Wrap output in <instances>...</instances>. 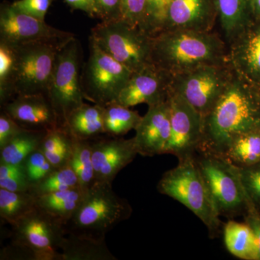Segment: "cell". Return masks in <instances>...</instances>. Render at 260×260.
<instances>
[{
	"instance_id": "12",
	"label": "cell",
	"mask_w": 260,
	"mask_h": 260,
	"mask_svg": "<svg viewBox=\"0 0 260 260\" xmlns=\"http://www.w3.org/2000/svg\"><path fill=\"white\" fill-rule=\"evenodd\" d=\"M171 136L166 154L178 159L194 155L203 135V117L190 104L170 90Z\"/></svg>"
},
{
	"instance_id": "7",
	"label": "cell",
	"mask_w": 260,
	"mask_h": 260,
	"mask_svg": "<svg viewBox=\"0 0 260 260\" xmlns=\"http://www.w3.org/2000/svg\"><path fill=\"white\" fill-rule=\"evenodd\" d=\"M82 68L81 45L74 37L57 53L47 93L57 114L60 127H64L73 111L85 104Z\"/></svg>"
},
{
	"instance_id": "19",
	"label": "cell",
	"mask_w": 260,
	"mask_h": 260,
	"mask_svg": "<svg viewBox=\"0 0 260 260\" xmlns=\"http://www.w3.org/2000/svg\"><path fill=\"white\" fill-rule=\"evenodd\" d=\"M217 22L214 0H172L164 30L213 31Z\"/></svg>"
},
{
	"instance_id": "15",
	"label": "cell",
	"mask_w": 260,
	"mask_h": 260,
	"mask_svg": "<svg viewBox=\"0 0 260 260\" xmlns=\"http://www.w3.org/2000/svg\"><path fill=\"white\" fill-rule=\"evenodd\" d=\"M95 181L112 183L116 175L134 160L138 150L134 139L103 135L90 140Z\"/></svg>"
},
{
	"instance_id": "18",
	"label": "cell",
	"mask_w": 260,
	"mask_h": 260,
	"mask_svg": "<svg viewBox=\"0 0 260 260\" xmlns=\"http://www.w3.org/2000/svg\"><path fill=\"white\" fill-rule=\"evenodd\" d=\"M1 108L24 129L48 132L60 127L57 114L46 94L18 95Z\"/></svg>"
},
{
	"instance_id": "4",
	"label": "cell",
	"mask_w": 260,
	"mask_h": 260,
	"mask_svg": "<svg viewBox=\"0 0 260 260\" xmlns=\"http://www.w3.org/2000/svg\"><path fill=\"white\" fill-rule=\"evenodd\" d=\"M132 212L131 205L116 194L112 183L95 181L64 225L65 232L105 239L108 233L129 218Z\"/></svg>"
},
{
	"instance_id": "43",
	"label": "cell",
	"mask_w": 260,
	"mask_h": 260,
	"mask_svg": "<svg viewBox=\"0 0 260 260\" xmlns=\"http://www.w3.org/2000/svg\"><path fill=\"white\" fill-rule=\"evenodd\" d=\"M259 90H260V88H259Z\"/></svg>"
},
{
	"instance_id": "37",
	"label": "cell",
	"mask_w": 260,
	"mask_h": 260,
	"mask_svg": "<svg viewBox=\"0 0 260 260\" xmlns=\"http://www.w3.org/2000/svg\"><path fill=\"white\" fill-rule=\"evenodd\" d=\"M53 0H17L12 3L17 10L40 20H45Z\"/></svg>"
},
{
	"instance_id": "3",
	"label": "cell",
	"mask_w": 260,
	"mask_h": 260,
	"mask_svg": "<svg viewBox=\"0 0 260 260\" xmlns=\"http://www.w3.org/2000/svg\"><path fill=\"white\" fill-rule=\"evenodd\" d=\"M157 189L191 210L205 224L210 237L218 234L220 215L194 155L179 159L177 167L164 173Z\"/></svg>"
},
{
	"instance_id": "29",
	"label": "cell",
	"mask_w": 260,
	"mask_h": 260,
	"mask_svg": "<svg viewBox=\"0 0 260 260\" xmlns=\"http://www.w3.org/2000/svg\"><path fill=\"white\" fill-rule=\"evenodd\" d=\"M69 164L74 170L80 187L87 190L95 181L90 140H80L73 136V149Z\"/></svg>"
},
{
	"instance_id": "6",
	"label": "cell",
	"mask_w": 260,
	"mask_h": 260,
	"mask_svg": "<svg viewBox=\"0 0 260 260\" xmlns=\"http://www.w3.org/2000/svg\"><path fill=\"white\" fill-rule=\"evenodd\" d=\"M90 37L133 73L153 64V37L121 19L97 24L91 29Z\"/></svg>"
},
{
	"instance_id": "35",
	"label": "cell",
	"mask_w": 260,
	"mask_h": 260,
	"mask_svg": "<svg viewBox=\"0 0 260 260\" xmlns=\"http://www.w3.org/2000/svg\"><path fill=\"white\" fill-rule=\"evenodd\" d=\"M238 170L248 198L260 211V160Z\"/></svg>"
},
{
	"instance_id": "11",
	"label": "cell",
	"mask_w": 260,
	"mask_h": 260,
	"mask_svg": "<svg viewBox=\"0 0 260 260\" xmlns=\"http://www.w3.org/2000/svg\"><path fill=\"white\" fill-rule=\"evenodd\" d=\"M229 64L206 65L172 75L171 92L180 95L204 118L232 79Z\"/></svg>"
},
{
	"instance_id": "41",
	"label": "cell",
	"mask_w": 260,
	"mask_h": 260,
	"mask_svg": "<svg viewBox=\"0 0 260 260\" xmlns=\"http://www.w3.org/2000/svg\"><path fill=\"white\" fill-rule=\"evenodd\" d=\"M72 10H81L90 18H97L94 0H64Z\"/></svg>"
},
{
	"instance_id": "9",
	"label": "cell",
	"mask_w": 260,
	"mask_h": 260,
	"mask_svg": "<svg viewBox=\"0 0 260 260\" xmlns=\"http://www.w3.org/2000/svg\"><path fill=\"white\" fill-rule=\"evenodd\" d=\"M73 37L13 44L16 53L17 95H47L57 53Z\"/></svg>"
},
{
	"instance_id": "27",
	"label": "cell",
	"mask_w": 260,
	"mask_h": 260,
	"mask_svg": "<svg viewBox=\"0 0 260 260\" xmlns=\"http://www.w3.org/2000/svg\"><path fill=\"white\" fill-rule=\"evenodd\" d=\"M37 208V198L30 191H12L0 188V217L11 226Z\"/></svg>"
},
{
	"instance_id": "42",
	"label": "cell",
	"mask_w": 260,
	"mask_h": 260,
	"mask_svg": "<svg viewBox=\"0 0 260 260\" xmlns=\"http://www.w3.org/2000/svg\"><path fill=\"white\" fill-rule=\"evenodd\" d=\"M253 21L260 23V0H249Z\"/></svg>"
},
{
	"instance_id": "24",
	"label": "cell",
	"mask_w": 260,
	"mask_h": 260,
	"mask_svg": "<svg viewBox=\"0 0 260 260\" xmlns=\"http://www.w3.org/2000/svg\"><path fill=\"white\" fill-rule=\"evenodd\" d=\"M223 235L225 247L232 255L241 259L258 260L255 237L247 223L229 220L224 225Z\"/></svg>"
},
{
	"instance_id": "2",
	"label": "cell",
	"mask_w": 260,
	"mask_h": 260,
	"mask_svg": "<svg viewBox=\"0 0 260 260\" xmlns=\"http://www.w3.org/2000/svg\"><path fill=\"white\" fill-rule=\"evenodd\" d=\"M152 62L172 75L229 64L227 43L213 30H164L153 37Z\"/></svg>"
},
{
	"instance_id": "20",
	"label": "cell",
	"mask_w": 260,
	"mask_h": 260,
	"mask_svg": "<svg viewBox=\"0 0 260 260\" xmlns=\"http://www.w3.org/2000/svg\"><path fill=\"white\" fill-rule=\"evenodd\" d=\"M61 260H117L105 239L66 234L60 245Z\"/></svg>"
},
{
	"instance_id": "10",
	"label": "cell",
	"mask_w": 260,
	"mask_h": 260,
	"mask_svg": "<svg viewBox=\"0 0 260 260\" xmlns=\"http://www.w3.org/2000/svg\"><path fill=\"white\" fill-rule=\"evenodd\" d=\"M194 158L220 215L232 218L244 214L246 194L238 168L215 153L198 151Z\"/></svg>"
},
{
	"instance_id": "26",
	"label": "cell",
	"mask_w": 260,
	"mask_h": 260,
	"mask_svg": "<svg viewBox=\"0 0 260 260\" xmlns=\"http://www.w3.org/2000/svg\"><path fill=\"white\" fill-rule=\"evenodd\" d=\"M47 131L25 129L0 148V162L21 164L28 155L39 150Z\"/></svg>"
},
{
	"instance_id": "14",
	"label": "cell",
	"mask_w": 260,
	"mask_h": 260,
	"mask_svg": "<svg viewBox=\"0 0 260 260\" xmlns=\"http://www.w3.org/2000/svg\"><path fill=\"white\" fill-rule=\"evenodd\" d=\"M172 75L154 64L135 72L116 102L126 107L145 104L148 107L167 102Z\"/></svg>"
},
{
	"instance_id": "8",
	"label": "cell",
	"mask_w": 260,
	"mask_h": 260,
	"mask_svg": "<svg viewBox=\"0 0 260 260\" xmlns=\"http://www.w3.org/2000/svg\"><path fill=\"white\" fill-rule=\"evenodd\" d=\"M133 73L89 37L88 59L81 72V86L85 100L103 107L116 102Z\"/></svg>"
},
{
	"instance_id": "38",
	"label": "cell",
	"mask_w": 260,
	"mask_h": 260,
	"mask_svg": "<svg viewBox=\"0 0 260 260\" xmlns=\"http://www.w3.org/2000/svg\"><path fill=\"white\" fill-rule=\"evenodd\" d=\"M97 18L109 22L121 19V0H94Z\"/></svg>"
},
{
	"instance_id": "39",
	"label": "cell",
	"mask_w": 260,
	"mask_h": 260,
	"mask_svg": "<svg viewBox=\"0 0 260 260\" xmlns=\"http://www.w3.org/2000/svg\"><path fill=\"white\" fill-rule=\"evenodd\" d=\"M25 129L19 125L7 113L1 111L0 114V148L13 140Z\"/></svg>"
},
{
	"instance_id": "28",
	"label": "cell",
	"mask_w": 260,
	"mask_h": 260,
	"mask_svg": "<svg viewBox=\"0 0 260 260\" xmlns=\"http://www.w3.org/2000/svg\"><path fill=\"white\" fill-rule=\"evenodd\" d=\"M142 116L130 108L113 102L104 107V123L105 134L113 137H122L131 130L136 129Z\"/></svg>"
},
{
	"instance_id": "5",
	"label": "cell",
	"mask_w": 260,
	"mask_h": 260,
	"mask_svg": "<svg viewBox=\"0 0 260 260\" xmlns=\"http://www.w3.org/2000/svg\"><path fill=\"white\" fill-rule=\"evenodd\" d=\"M64 225L36 208L12 226L11 244L1 259L61 260Z\"/></svg>"
},
{
	"instance_id": "40",
	"label": "cell",
	"mask_w": 260,
	"mask_h": 260,
	"mask_svg": "<svg viewBox=\"0 0 260 260\" xmlns=\"http://www.w3.org/2000/svg\"><path fill=\"white\" fill-rule=\"evenodd\" d=\"M245 219V223L251 228L256 244H257L258 260H260V211L256 208L255 205L251 203V200L246 195V206L245 211L243 214Z\"/></svg>"
},
{
	"instance_id": "21",
	"label": "cell",
	"mask_w": 260,
	"mask_h": 260,
	"mask_svg": "<svg viewBox=\"0 0 260 260\" xmlns=\"http://www.w3.org/2000/svg\"><path fill=\"white\" fill-rule=\"evenodd\" d=\"M104 107L98 104H83L68 116L64 128L72 136L80 140H93L106 135Z\"/></svg>"
},
{
	"instance_id": "22",
	"label": "cell",
	"mask_w": 260,
	"mask_h": 260,
	"mask_svg": "<svg viewBox=\"0 0 260 260\" xmlns=\"http://www.w3.org/2000/svg\"><path fill=\"white\" fill-rule=\"evenodd\" d=\"M222 37L229 43L253 21L249 0H214Z\"/></svg>"
},
{
	"instance_id": "23",
	"label": "cell",
	"mask_w": 260,
	"mask_h": 260,
	"mask_svg": "<svg viewBox=\"0 0 260 260\" xmlns=\"http://www.w3.org/2000/svg\"><path fill=\"white\" fill-rule=\"evenodd\" d=\"M85 191L78 186L66 190L36 195L37 207L64 225L78 209Z\"/></svg>"
},
{
	"instance_id": "31",
	"label": "cell",
	"mask_w": 260,
	"mask_h": 260,
	"mask_svg": "<svg viewBox=\"0 0 260 260\" xmlns=\"http://www.w3.org/2000/svg\"><path fill=\"white\" fill-rule=\"evenodd\" d=\"M80 186L78 177L70 164L54 169L40 182L32 186L30 191L35 195L66 190Z\"/></svg>"
},
{
	"instance_id": "36",
	"label": "cell",
	"mask_w": 260,
	"mask_h": 260,
	"mask_svg": "<svg viewBox=\"0 0 260 260\" xmlns=\"http://www.w3.org/2000/svg\"><path fill=\"white\" fill-rule=\"evenodd\" d=\"M121 20L145 30V0H121Z\"/></svg>"
},
{
	"instance_id": "17",
	"label": "cell",
	"mask_w": 260,
	"mask_h": 260,
	"mask_svg": "<svg viewBox=\"0 0 260 260\" xmlns=\"http://www.w3.org/2000/svg\"><path fill=\"white\" fill-rule=\"evenodd\" d=\"M135 130L134 139L138 154L154 156L166 154L171 136V112L169 99L148 107Z\"/></svg>"
},
{
	"instance_id": "32",
	"label": "cell",
	"mask_w": 260,
	"mask_h": 260,
	"mask_svg": "<svg viewBox=\"0 0 260 260\" xmlns=\"http://www.w3.org/2000/svg\"><path fill=\"white\" fill-rule=\"evenodd\" d=\"M0 188L12 191H28L31 188L23 164L0 162Z\"/></svg>"
},
{
	"instance_id": "30",
	"label": "cell",
	"mask_w": 260,
	"mask_h": 260,
	"mask_svg": "<svg viewBox=\"0 0 260 260\" xmlns=\"http://www.w3.org/2000/svg\"><path fill=\"white\" fill-rule=\"evenodd\" d=\"M16 53L13 44L0 41V104L2 106L17 96Z\"/></svg>"
},
{
	"instance_id": "1",
	"label": "cell",
	"mask_w": 260,
	"mask_h": 260,
	"mask_svg": "<svg viewBox=\"0 0 260 260\" xmlns=\"http://www.w3.org/2000/svg\"><path fill=\"white\" fill-rule=\"evenodd\" d=\"M260 130V90L234 73L213 109L203 118L198 151L221 155L237 135Z\"/></svg>"
},
{
	"instance_id": "25",
	"label": "cell",
	"mask_w": 260,
	"mask_h": 260,
	"mask_svg": "<svg viewBox=\"0 0 260 260\" xmlns=\"http://www.w3.org/2000/svg\"><path fill=\"white\" fill-rule=\"evenodd\" d=\"M220 155L238 168L259 162L260 130L237 135L228 143Z\"/></svg>"
},
{
	"instance_id": "33",
	"label": "cell",
	"mask_w": 260,
	"mask_h": 260,
	"mask_svg": "<svg viewBox=\"0 0 260 260\" xmlns=\"http://www.w3.org/2000/svg\"><path fill=\"white\" fill-rule=\"evenodd\" d=\"M172 0H145L144 30L152 37L165 28Z\"/></svg>"
},
{
	"instance_id": "34",
	"label": "cell",
	"mask_w": 260,
	"mask_h": 260,
	"mask_svg": "<svg viewBox=\"0 0 260 260\" xmlns=\"http://www.w3.org/2000/svg\"><path fill=\"white\" fill-rule=\"evenodd\" d=\"M23 164L31 187L55 169L40 150H36L28 155Z\"/></svg>"
},
{
	"instance_id": "13",
	"label": "cell",
	"mask_w": 260,
	"mask_h": 260,
	"mask_svg": "<svg viewBox=\"0 0 260 260\" xmlns=\"http://www.w3.org/2000/svg\"><path fill=\"white\" fill-rule=\"evenodd\" d=\"M75 37L72 32L48 25L45 20L17 10L12 3L4 2L0 6V41L20 44L48 39Z\"/></svg>"
},
{
	"instance_id": "16",
	"label": "cell",
	"mask_w": 260,
	"mask_h": 260,
	"mask_svg": "<svg viewBox=\"0 0 260 260\" xmlns=\"http://www.w3.org/2000/svg\"><path fill=\"white\" fill-rule=\"evenodd\" d=\"M228 45V64L246 82L260 88V23L252 21Z\"/></svg>"
}]
</instances>
